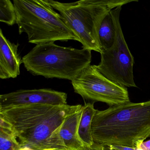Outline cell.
<instances>
[{
	"instance_id": "6da1fadb",
	"label": "cell",
	"mask_w": 150,
	"mask_h": 150,
	"mask_svg": "<svg viewBox=\"0 0 150 150\" xmlns=\"http://www.w3.org/2000/svg\"><path fill=\"white\" fill-rule=\"evenodd\" d=\"M83 106L40 104L20 106L0 111L21 148L33 150H66L59 132L67 118Z\"/></svg>"
},
{
	"instance_id": "7a4b0ae2",
	"label": "cell",
	"mask_w": 150,
	"mask_h": 150,
	"mask_svg": "<svg viewBox=\"0 0 150 150\" xmlns=\"http://www.w3.org/2000/svg\"><path fill=\"white\" fill-rule=\"evenodd\" d=\"M95 144L136 148L150 138V100L130 101L97 110L92 123Z\"/></svg>"
},
{
	"instance_id": "3957f363",
	"label": "cell",
	"mask_w": 150,
	"mask_h": 150,
	"mask_svg": "<svg viewBox=\"0 0 150 150\" xmlns=\"http://www.w3.org/2000/svg\"><path fill=\"white\" fill-rule=\"evenodd\" d=\"M46 1L59 13L65 23L78 38L82 48L102 52L99 39L101 23L112 9L137 0H81L63 3Z\"/></svg>"
},
{
	"instance_id": "277c9868",
	"label": "cell",
	"mask_w": 150,
	"mask_h": 150,
	"mask_svg": "<svg viewBox=\"0 0 150 150\" xmlns=\"http://www.w3.org/2000/svg\"><path fill=\"white\" fill-rule=\"evenodd\" d=\"M91 51L45 44L36 45L22 58V62L33 75L72 81L90 65Z\"/></svg>"
},
{
	"instance_id": "5b68a950",
	"label": "cell",
	"mask_w": 150,
	"mask_h": 150,
	"mask_svg": "<svg viewBox=\"0 0 150 150\" xmlns=\"http://www.w3.org/2000/svg\"><path fill=\"white\" fill-rule=\"evenodd\" d=\"M20 35L26 33L28 42L36 45L56 41H79L61 15L46 0H13Z\"/></svg>"
},
{
	"instance_id": "8992f818",
	"label": "cell",
	"mask_w": 150,
	"mask_h": 150,
	"mask_svg": "<svg viewBox=\"0 0 150 150\" xmlns=\"http://www.w3.org/2000/svg\"><path fill=\"white\" fill-rule=\"evenodd\" d=\"M122 6L116 15V39L112 48L102 51L101 60L96 65L99 71L116 84L125 87H137L134 80V58L125 39L120 23Z\"/></svg>"
},
{
	"instance_id": "52a82bcc",
	"label": "cell",
	"mask_w": 150,
	"mask_h": 150,
	"mask_svg": "<svg viewBox=\"0 0 150 150\" xmlns=\"http://www.w3.org/2000/svg\"><path fill=\"white\" fill-rule=\"evenodd\" d=\"M74 92L84 100L101 102L115 106L130 102L127 88L111 81L91 65L71 81Z\"/></svg>"
},
{
	"instance_id": "ba28073f",
	"label": "cell",
	"mask_w": 150,
	"mask_h": 150,
	"mask_svg": "<svg viewBox=\"0 0 150 150\" xmlns=\"http://www.w3.org/2000/svg\"><path fill=\"white\" fill-rule=\"evenodd\" d=\"M67 99L66 93L49 88L17 90L0 95V111L34 104L66 105Z\"/></svg>"
},
{
	"instance_id": "9c48e42d",
	"label": "cell",
	"mask_w": 150,
	"mask_h": 150,
	"mask_svg": "<svg viewBox=\"0 0 150 150\" xmlns=\"http://www.w3.org/2000/svg\"><path fill=\"white\" fill-rule=\"evenodd\" d=\"M19 44L11 42L0 30V78L15 79L20 74L22 59L18 52Z\"/></svg>"
},
{
	"instance_id": "30bf717a",
	"label": "cell",
	"mask_w": 150,
	"mask_h": 150,
	"mask_svg": "<svg viewBox=\"0 0 150 150\" xmlns=\"http://www.w3.org/2000/svg\"><path fill=\"white\" fill-rule=\"evenodd\" d=\"M82 109L83 107L68 117L59 132V137L66 150H83L86 147L78 134Z\"/></svg>"
},
{
	"instance_id": "8fae6325",
	"label": "cell",
	"mask_w": 150,
	"mask_h": 150,
	"mask_svg": "<svg viewBox=\"0 0 150 150\" xmlns=\"http://www.w3.org/2000/svg\"><path fill=\"white\" fill-rule=\"evenodd\" d=\"M119 7L109 12L103 20L99 31V39L102 51L113 47L116 39L115 17Z\"/></svg>"
},
{
	"instance_id": "7c38bea8",
	"label": "cell",
	"mask_w": 150,
	"mask_h": 150,
	"mask_svg": "<svg viewBox=\"0 0 150 150\" xmlns=\"http://www.w3.org/2000/svg\"><path fill=\"white\" fill-rule=\"evenodd\" d=\"M97 110L93 103H85L79 125L78 134L86 147H90L94 144L92 135V123Z\"/></svg>"
},
{
	"instance_id": "4fadbf2b",
	"label": "cell",
	"mask_w": 150,
	"mask_h": 150,
	"mask_svg": "<svg viewBox=\"0 0 150 150\" xmlns=\"http://www.w3.org/2000/svg\"><path fill=\"white\" fill-rule=\"evenodd\" d=\"M0 150H20L16 137L7 124L0 119Z\"/></svg>"
},
{
	"instance_id": "5bb4252c",
	"label": "cell",
	"mask_w": 150,
	"mask_h": 150,
	"mask_svg": "<svg viewBox=\"0 0 150 150\" xmlns=\"http://www.w3.org/2000/svg\"><path fill=\"white\" fill-rule=\"evenodd\" d=\"M0 21L9 26L16 24L17 15L15 7L10 0L0 1Z\"/></svg>"
},
{
	"instance_id": "9a60e30c",
	"label": "cell",
	"mask_w": 150,
	"mask_h": 150,
	"mask_svg": "<svg viewBox=\"0 0 150 150\" xmlns=\"http://www.w3.org/2000/svg\"><path fill=\"white\" fill-rule=\"evenodd\" d=\"M105 146L108 150H142L138 148L126 147L116 145H109Z\"/></svg>"
},
{
	"instance_id": "2e32d148",
	"label": "cell",
	"mask_w": 150,
	"mask_h": 150,
	"mask_svg": "<svg viewBox=\"0 0 150 150\" xmlns=\"http://www.w3.org/2000/svg\"><path fill=\"white\" fill-rule=\"evenodd\" d=\"M136 148L142 150H150V139L141 142L137 145Z\"/></svg>"
},
{
	"instance_id": "e0dca14e",
	"label": "cell",
	"mask_w": 150,
	"mask_h": 150,
	"mask_svg": "<svg viewBox=\"0 0 150 150\" xmlns=\"http://www.w3.org/2000/svg\"><path fill=\"white\" fill-rule=\"evenodd\" d=\"M83 150H108L106 147L102 145L94 143L92 146L90 147H86Z\"/></svg>"
},
{
	"instance_id": "ac0fdd59",
	"label": "cell",
	"mask_w": 150,
	"mask_h": 150,
	"mask_svg": "<svg viewBox=\"0 0 150 150\" xmlns=\"http://www.w3.org/2000/svg\"><path fill=\"white\" fill-rule=\"evenodd\" d=\"M20 150H33L32 149H30V148H28V147H23V148H21Z\"/></svg>"
}]
</instances>
